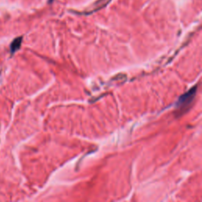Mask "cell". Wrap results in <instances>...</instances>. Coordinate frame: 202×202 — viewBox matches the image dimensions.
Segmentation results:
<instances>
[{
	"mask_svg": "<svg viewBox=\"0 0 202 202\" xmlns=\"http://www.w3.org/2000/svg\"><path fill=\"white\" fill-rule=\"evenodd\" d=\"M196 90H197V85H195L179 97L175 108L177 109L178 114L183 115L185 111H188V109L192 104V103L194 102V98L196 96Z\"/></svg>",
	"mask_w": 202,
	"mask_h": 202,
	"instance_id": "cell-1",
	"label": "cell"
},
{
	"mask_svg": "<svg viewBox=\"0 0 202 202\" xmlns=\"http://www.w3.org/2000/svg\"><path fill=\"white\" fill-rule=\"evenodd\" d=\"M22 37H17L14 40V41L12 42L10 44V52L12 54H14V52H16L22 45Z\"/></svg>",
	"mask_w": 202,
	"mask_h": 202,
	"instance_id": "cell-2",
	"label": "cell"
}]
</instances>
